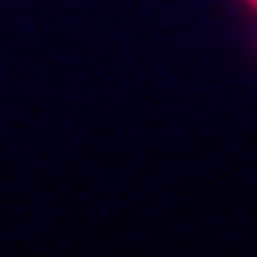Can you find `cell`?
<instances>
[{
    "label": "cell",
    "mask_w": 257,
    "mask_h": 257,
    "mask_svg": "<svg viewBox=\"0 0 257 257\" xmlns=\"http://www.w3.org/2000/svg\"><path fill=\"white\" fill-rule=\"evenodd\" d=\"M251 3H257V0H251Z\"/></svg>",
    "instance_id": "obj_1"
}]
</instances>
